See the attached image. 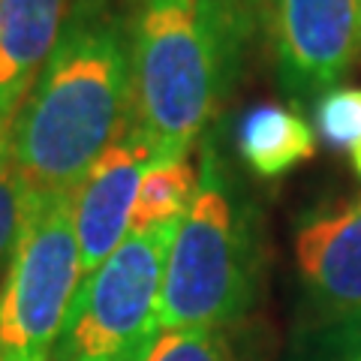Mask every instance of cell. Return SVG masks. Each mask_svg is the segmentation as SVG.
<instances>
[{
	"mask_svg": "<svg viewBox=\"0 0 361 361\" xmlns=\"http://www.w3.org/2000/svg\"><path fill=\"white\" fill-rule=\"evenodd\" d=\"M133 121L127 13L115 0H73L49 63L9 123V154L27 196H75Z\"/></svg>",
	"mask_w": 361,
	"mask_h": 361,
	"instance_id": "6da1fadb",
	"label": "cell"
},
{
	"mask_svg": "<svg viewBox=\"0 0 361 361\" xmlns=\"http://www.w3.org/2000/svg\"><path fill=\"white\" fill-rule=\"evenodd\" d=\"M259 21L244 0H130L135 127L154 160H184L238 82Z\"/></svg>",
	"mask_w": 361,
	"mask_h": 361,
	"instance_id": "7a4b0ae2",
	"label": "cell"
},
{
	"mask_svg": "<svg viewBox=\"0 0 361 361\" xmlns=\"http://www.w3.org/2000/svg\"><path fill=\"white\" fill-rule=\"evenodd\" d=\"M259 286L256 220L229 193L214 154L202 157V178L169 244L160 325L163 331L226 329L250 310Z\"/></svg>",
	"mask_w": 361,
	"mask_h": 361,
	"instance_id": "3957f363",
	"label": "cell"
},
{
	"mask_svg": "<svg viewBox=\"0 0 361 361\" xmlns=\"http://www.w3.org/2000/svg\"><path fill=\"white\" fill-rule=\"evenodd\" d=\"M178 223L127 232L78 283L51 361H145L160 341V289Z\"/></svg>",
	"mask_w": 361,
	"mask_h": 361,
	"instance_id": "277c9868",
	"label": "cell"
},
{
	"mask_svg": "<svg viewBox=\"0 0 361 361\" xmlns=\"http://www.w3.org/2000/svg\"><path fill=\"white\" fill-rule=\"evenodd\" d=\"M82 283L73 196H27L0 289V361H51Z\"/></svg>",
	"mask_w": 361,
	"mask_h": 361,
	"instance_id": "5b68a950",
	"label": "cell"
},
{
	"mask_svg": "<svg viewBox=\"0 0 361 361\" xmlns=\"http://www.w3.org/2000/svg\"><path fill=\"white\" fill-rule=\"evenodd\" d=\"M271 30L280 87L292 99L322 97L361 54V0H277Z\"/></svg>",
	"mask_w": 361,
	"mask_h": 361,
	"instance_id": "8992f818",
	"label": "cell"
},
{
	"mask_svg": "<svg viewBox=\"0 0 361 361\" xmlns=\"http://www.w3.org/2000/svg\"><path fill=\"white\" fill-rule=\"evenodd\" d=\"M295 256L310 310L322 325L361 313V193L304 217Z\"/></svg>",
	"mask_w": 361,
	"mask_h": 361,
	"instance_id": "52a82bcc",
	"label": "cell"
},
{
	"mask_svg": "<svg viewBox=\"0 0 361 361\" xmlns=\"http://www.w3.org/2000/svg\"><path fill=\"white\" fill-rule=\"evenodd\" d=\"M154 160L142 130L133 127L94 163L73 196L82 280L97 271L127 238L142 175Z\"/></svg>",
	"mask_w": 361,
	"mask_h": 361,
	"instance_id": "ba28073f",
	"label": "cell"
},
{
	"mask_svg": "<svg viewBox=\"0 0 361 361\" xmlns=\"http://www.w3.org/2000/svg\"><path fill=\"white\" fill-rule=\"evenodd\" d=\"M73 0H0V123L16 118L49 63Z\"/></svg>",
	"mask_w": 361,
	"mask_h": 361,
	"instance_id": "9c48e42d",
	"label": "cell"
},
{
	"mask_svg": "<svg viewBox=\"0 0 361 361\" xmlns=\"http://www.w3.org/2000/svg\"><path fill=\"white\" fill-rule=\"evenodd\" d=\"M235 148L253 175L280 178L298 163L310 160L316 151V135L295 109L259 103L238 118Z\"/></svg>",
	"mask_w": 361,
	"mask_h": 361,
	"instance_id": "30bf717a",
	"label": "cell"
},
{
	"mask_svg": "<svg viewBox=\"0 0 361 361\" xmlns=\"http://www.w3.org/2000/svg\"><path fill=\"white\" fill-rule=\"evenodd\" d=\"M196 196V175L184 160H157L145 169L135 193L130 232L180 223Z\"/></svg>",
	"mask_w": 361,
	"mask_h": 361,
	"instance_id": "8fae6325",
	"label": "cell"
},
{
	"mask_svg": "<svg viewBox=\"0 0 361 361\" xmlns=\"http://www.w3.org/2000/svg\"><path fill=\"white\" fill-rule=\"evenodd\" d=\"M316 133L337 151L353 154L361 145V87H331L313 106Z\"/></svg>",
	"mask_w": 361,
	"mask_h": 361,
	"instance_id": "7c38bea8",
	"label": "cell"
},
{
	"mask_svg": "<svg viewBox=\"0 0 361 361\" xmlns=\"http://www.w3.org/2000/svg\"><path fill=\"white\" fill-rule=\"evenodd\" d=\"M145 361H241L232 337L223 329L163 331Z\"/></svg>",
	"mask_w": 361,
	"mask_h": 361,
	"instance_id": "4fadbf2b",
	"label": "cell"
},
{
	"mask_svg": "<svg viewBox=\"0 0 361 361\" xmlns=\"http://www.w3.org/2000/svg\"><path fill=\"white\" fill-rule=\"evenodd\" d=\"M9 123H0V259L13 253L27 211V190L9 154Z\"/></svg>",
	"mask_w": 361,
	"mask_h": 361,
	"instance_id": "5bb4252c",
	"label": "cell"
},
{
	"mask_svg": "<svg viewBox=\"0 0 361 361\" xmlns=\"http://www.w3.org/2000/svg\"><path fill=\"white\" fill-rule=\"evenodd\" d=\"M325 329L329 334L322 341L319 361H361V313Z\"/></svg>",
	"mask_w": 361,
	"mask_h": 361,
	"instance_id": "9a60e30c",
	"label": "cell"
},
{
	"mask_svg": "<svg viewBox=\"0 0 361 361\" xmlns=\"http://www.w3.org/2000/svg\"><path fill=\"white\" fill-rule=\"evenodd\" d=\"M247 9L259 18V21H271V13H274V4L277 0H244Z\"/></svg>",
	"mask_w": 361,
	"mask_h": 361,
	"instance_id": "2e32d148",
	"label": "cell"
}]
</instances>
